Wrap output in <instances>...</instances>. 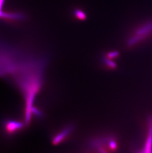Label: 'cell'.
Segmentation results:
<instances>
[{"label":"cell","instance_id":"cell-1","mask_svg":"<svg viewBox=\"0 0 152 153\" xmlns=\"http://www.w3.org/2000/svg\"><path fill=\"white\" fill-rule=\"evenodd\" d=\"M133 35L128 41V45H134L147 39L152 35V20H148L136 28Z\"/></svg>","mask_w":152,"mask_h":153},{"label":"cell","instance_id":"cell-2","mask_svg":"<svg viewBox=\"0 0 152 153\" xmlns=\"http://www.w3.org/2000/svg\"><path fill=\"white\" fill-rule=\"evenodd\" d=\"M144 149L145 152H151L152 149V118L150 117L149 120V131L146 142Z\"/></svg>","mask_w":152,"mask_h":153},{"label":"cell","instance_id":"cell-3","mask_svg":"<svg viewBox=\"0 0 152 153\" xmlns=\"http://www.w3.org/2000/svg\"><path fill=\"white\" fill-rule=\"evenodd\" d=\"M70 132V128H68L67 129H65V131L62 132L61 133V134H59L58 136V138H56V143L57 142H58L60 141H61L62 139H63L64 137H66L67 135Z\"/></svg>","mask_w":152,"mask_h":153},{"label":"cell","instance_id":"cell-4","mask_svg":"<svg viewBox=\"0 0 152 153\" xmlns=\"http://www.w3.org/2000/svg\"><path fill=\"white\" fill-rule=\"evenodd\" d=\"M75 15L76 17L80 19H86V15L85 13L79 9H77L75 10Z\"/></svg>","mask_w":152,"mask_h":153},{"label":"cell","instance_id":"cell-5","mask_svg":"<svg viewBox=\"0 0 152 153\" xmlns=\"http://www.w3.org/2000/svg\"><path fill=\"white\" fill-rule=\"evenodd\" d=\"M4 1V0H0V16H5V14L3 13L2 10H1V7H2Z\"/></svg>","mask_w":152,"mask_h":153}]
</instances>
